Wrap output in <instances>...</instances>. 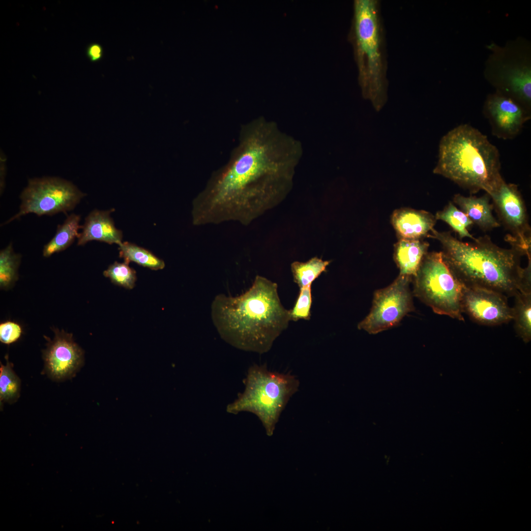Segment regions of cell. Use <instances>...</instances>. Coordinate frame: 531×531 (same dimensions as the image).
Instances as JSON below:
<instances>
[{"instance_id": "cell-1", "label": "cell", "mask_w": 531, "mask_h": 531, "mask_svg": "<svg viewBox=\"0 0 531 531\" xmlns=\"http://www.w3.org/2000/svg\"><path fill=\"white\" fill-rule=\"evenodd\" d=\"M302 153L300 142L273 121L259 118L242 125L228 162L192 201L193 225H249L287 196Z\"/></svg>"}, {"instance_id": "cell-2", "label": "cell", "mask_w": 531, "mask_h": 531, "mask_svg": "<svg viewBox=\"0 0 531 531\" xmlns=\"http://www.w3.org/2000/svg\"><path fill=\"white\" fill-rule=\"evenodd\" d=\"M429 237L442 246V257L455 277L466 286H477L507 297L520 292L531 293V255L519 244L507 240L511 247L494 243L488 235L463 242L449 231L434 228Z\"/></svg>"}, {"instance_id": "cell-3", "label": "cell", "mask_w": 531, "mask_h": 531, "mask_svg": "<svg viewBox=\"0 0 531 531\" xmlns=\"http://www.w3.org/2000/svg\"><path fill=\"white\" fill-rule=\"evenodd\" d=\"M277 284L257 275L241 295H216L211 307L212 320L220 337L233 347L262 354L291 321L290 310L282 304Z\"/></svg>"}, {"instance_id": "cell-4", "label": "cell", "mask_w": 531, "mask_h": 531, "mask_svg": "<svg viewBox=\"0 0 531 531\" xmlns=\"http://www.w3.org/2000/svg\"><path fill=\"white\" fill-rule=\"evenodd\" d=\"M498 148L486 136L468 124L453 128L442 138L433 170L473 194H490L503 179Z\"/></svg>"}, {"instance_id": "cell-5", "label": "cell", "mask_w": 531, "mask_h": 531, "mask_svg": "<svg viewBox=\"0 0 531 531\" xmlns=\"http://www.w3.org/2000/svg\"><path fill=\"white\" fill-rule=\"evenodd\" d=\"M354 19L362 95L370 100L375 109L379 111L387 101V82L378 2L355 0Z\"/></svg>"}, {"instance_id": "cell-6", "label": "cell", "mask_w": 531, "mask_h": 531, "mask_svg": "<svg viewBox=\"0 0 531 531\" xmlns=\"http://www.w3.org/2000/svg\"><path fill=\"white\" fill-rule=\"evenodd\" d=\"M243 383L244 391L228 405L226 411L235 414L242 412L255 414L266 434L272 436L282 412L298 390V379L290 374L270 371L265 365L254 364L248 369Z\"/></svg>"}, {"instance_id": "cell-7", "label": "cell", "mask_w": 531, "mask_h": 531, "mask_svg": "<svg viewBox=\"0 0 531 531\" xmlns=\"http://www.w3.org/2000/svg\"><path fill=\"white\" fill-rule=\"evenodd\" d=\"M485 64L484 75L496 91L531 110V46L518 37L500 46L491 42Z\"/></svg>"}, {"instance_id": "cell-8", "label": "cell", "mask_w": 531, "mask_h": 531, "mask_svg": "<svg viewBox=\"0 0 531 531\" xmlns=\"http://www.w3.org/2000/svg\"><path fill=\"white\" fill-rule=\"evenodd\" d=\"M413 279L414 295L434 313L464 321V285L452 272L441 251L428 252Z\"/></svg>"}, {"instance_id": "cell-9", "label": "cell", "mask_w": 531, "mask_h": 531, "mask_svg": "<svg viewBox=\"0 0 531 531\" xmlns=\"http://www.w3.org/2000/svg\"><path fill=\"white\" fill-rule=\"evenodd\" d=\"M85 196L71 182L59 177L30 179L20 195L18 212L4 224L31 213L39 216L66 213L73 209Z\"/></svg>"}, {"instance_id": "cell-10", "label": "cell", "mask_w": 531, "mask_h": 531, "mask_svg": "<svg viewBox=\"0 0 531 531\" xmlns=\"http://www.w3.org/2000/svg\"><path fill=\"white\" fill-rule=\"evenodd\" d=\"M413 278L399 274L385 288L374 292L369 314L357 327L370 334H376L397 325L413 310L412 295L409 287Z\"/></svg>"}, {"instance_id": "cell-11", "label": "cell", "mask_w": 531, "mask_h": 531, "mask_svg": "<svg viewBox=\"0 0 531 531\" xmlns=\"http://www.w3.org/2000/svg\"><path fill=\"white\" fill-rule=\"evenodd\" d=\"M488 195L501 223L509 232L505 240L515 241L526 250H531V229L526 206L518 186L503 179Z\"/></svg>"}, {"instance_id": "cell-12", "label": "cell", "mask_w": 531, "mask_h": 531, "mask_svg": "<svg viewBox=\"0 0 531 531\" xmlns=\"http://www.w3.org/2000/svg\"><path fill=\"white\" fill-rule=\"evenodd\" d=\"M53 339L45 336L46 348L43 351V371L52 380L60 382L72 379L84 362V352L72 333L54 328Z\"/></svg>"}, {"instance_id": "cell-13", "label": "cell", "mask_w": 531, "mask_h": 531, "mask_svg": "<svg viewBox=\"0 0 531 531\" xmlns=\"http://www.w3.org/2000/svg\"><path fill=\"white\" fill-rule=\"evenodd\" d=\"M507 297L487 288L464 285L462 309L474 322L485 325H496L512 320V308Z\"/></svg>"}, {"instance_id": "cell-14", "label": "cell", "mask_w": 531, "mask_h": 531, "mask_svg": "<svg viewBox=\"0 0 531 531\" xmlns=\"http://www.w3.org/2000/svg\"><path fill=\"white\" fill-rule=\"evenodd\" d=\"M483 112L493 135L503 140L516 137L531 118V113L519 103L497 91L487 96Z\"/></svg>"}, {"instance_id": "cell-15", "label": "cell", "mask_w": 531, "mask_h": 531, "mask_svg": "<svg viewBox=\"0 0 531 531\" xmlns=\"http://www.w3.org/2000/svg\"><path fill=\"white\" fill-rule=\"evenodd\" d=\"M436 220L435 216L428 211L410 208L397 209L391 217L398 238L406 239L429 237Z\"/></svg>"}, {"instance_id": "cell-16", "label": "cell", "mask_w": 531, "mask_h": 531, "mask_svg": "<svg viewBox=\"0 0 531 531\" xmlns=\"http://www.w3.org/2000/svg\"><path fill=\"white\" fill-rule=\"evenodd\" d=\"M114 210L94 209L86 217L82 231L78 238L77 245H84L92 240L104 242L108 244L122 242V233L115 226L110 214Z\"/></svg>"}, {"instance_id": "cell-17", "label": "cell", "mask_w": 531, "mask_h": 531, "mask_svg": "<svg viewBox=\"0 0 531 531\" xmlns=\"http://www.w3.org/2000/svg\"><path fill=\"white\" fill-rule=\"evenodd\" d=\"M490 196L486 193L477 197L460 194L454 195L453 203L456 205L473 222L483 231L499 227L501 223L492 214L493 205L490 203Z\"/></svg>"}, {"instance_id": "cell-18", "label": "cell", "mask_w": 531, "mask_h": 531, "mask_svg": "<svg viewBox=\"0 0 531 531\" xmlns=\"http://www.w3.org/2000/svg\"><path fill=\"white\" fill-rule=\"evenodd\" d=\"M429 243L423 239H399L394 244V260L399 274L413 278L428 253Z\"/></svg>"}, {"instance_id": "cell-19", "label": "cell", "mask_w": 531, "mask_h": 531, "mask_svg": "<svg viewBox=\"0 0 531 531\" xmlns=\"http://www.w3.org/2000/svg\"><path fill=\"white\" fill-rule=\"evenodd\" d=\"M80 215L71 213L68 215L64 222L58 226L54 236L44 246L42 255L48 258L53 254L61 252L74 241L80 236L79 230L82 229L80 225Z\"/></svg>"}, {"instance_id": "cell-20", "label": "cell", "mask_w": 531, "mask_h": 531, "mask_svg": "<svg viewBox=\"0 0 531 531\" xmlns=\"http://www.w3.org/2000/svg\"><path fill=\"white\" fill-rule=\"evenodd\" d=\"M512 308L514 328L525 342L531 338V293L519 292L515 296Z\"/></svg>"}, {"instance_id": "cell-21", "label": "cell", "mask_w": 531, "mask_h": 531, "mask_svg": "<svg viewBox=\"0 0 531 531\" xmlns=\"http://www.w3.org/2000/svg\"><path fill=\"white\" fill-rule=\"evenodd\" d=\"M330 261L314 257L305 262L295 261L291 265L294 281L300 288L312 285L320 275L327 271Z\"/></svg>"}, {"instance_id": "cell-22", "label": "cell", "mask_w": 531, "mask_h": 531, "mask_svg": "<svg viewBox=\"0 0 531 531\" xmlns=\"http://www.w3.org/2000/svg\"><path fill=\"white\" fill-rule=\"evenodd\" d=\"M118 246L119 257L123 258L127 264L133 262L152 270L161 269L165 267L162 260L145 248L129 242H121Z\"/></svg>"}, {"instance_id": "cell-23", "label": "cell", "mask_w": 531, "mask_h": 531, "mask_svg": "<svg viewBox=\"0 0 531 531\" xmlns=\"http://www.w3.org/2000/svg\"><path fill=\"white\" fill-rule=\"evenodd\" d=\"M21 255L16 253L12 243L0 252V288L8 290L12 288L18 279V268Z\"/></svg>"}, {"instance_id": "cell-24", "label": "cell", "mask_w": 531, "mask_h": 531, "mask_svg": "<svg viewBox=\"0 0 531 531\" xmlns=\"http://www.w3.org/2000/svg\"><path fill=\"white\" fill-rule=\"evenodd\" d=\"M436 220H442L447 224L458 235L460 239L465 237L471 238L472 241L476 238L471 235L468 230V227L473 225L471 220L452 202L448 204L435 215Z\"/></svg>"}, {"instance_id": "cell-25", "label": "cell", "mask_w": 531, "mask_h": 531, "mask_svg": "<svg viewBox=\"0 0 531 531\" xmlns=\"http://www.w3.org/2000/svg\"><path fill=\"white\" fill-rule=\"evenodd\" d=\"M6 364L0 362V406L4 403L12 404L20 397L21 381L13 370V365L9 362L5 355Z\"/></svg>"}, {"instance_id": "cell-26", "label": "cell", "mask_w": 531, "mask_h": 531, "mask_svg": "<svg viewBox=\"0 0 531 531\" xmlns=\"http://www.w3.org/2000/svg\"><path fill=\"white\" fill-rule=\"evenodd\" d=\"M103 275L113 284L127 289H133L137 280L136 271L124 262H115L104 271Z\"/></svg>"}, {"instance_id": "cell-27", "label": "cell", "mask_w": 531, "mask_h": 531, "mask_svg": "<svg viewBox=\"0 0 531 531\" xmlns=\"http://www.w3.org/2000/svg\"><path fill=\"white\" fill-rule=\"evenodd\" d=\"M312 303V285L300 288L295 305L290 310L291 321L309 320L311 316Z\"/></svg>"}, {"instance_id": "cell-28", "label": "cell", "mask_w": 531, "mask_h": 531, "mask_svg": "<svg viewBox=\"0 0 531 531\" xmlns=\"http://www.w3.org/2000/svg\"><path fill=\"white\" fill-rule=\"evenodd\" d=\"M22 333L21 326L17 323L8 321L0 324V341L5 344L17 341Z\"/></svg>"}, {"instance_id": "cell-29", "label": "cell", "mask_w": 531, "mask_h": 531, "mask_svg": "<svg viewBox=\"0 0 531 531\" xmlns=\"http://www.w3.org/2000/svg\"><path fill=\"white\" fill-rule=\"evenodd\" d=\"M86 55L89 60L92 62L100 61L103 56V48L98 43H91L86 48Z\"/></svg>"}]
</instances>
